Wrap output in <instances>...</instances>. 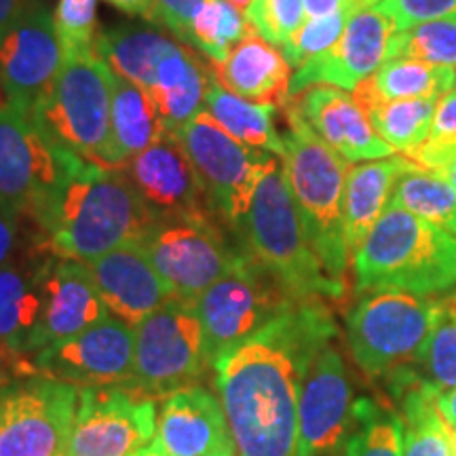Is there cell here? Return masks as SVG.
<instances>
[{
	"label": "cell",
	"mask_w": 456,
	"mask_h": 456,
	"mask_svg": "<svg viewBox=\"0 0 456 456\" xmlns=\"http://www.w3.org/2000/svg\"><path fill=\"white\" fill-rule=\"evenodd\" d=\"M203 3L205 0H157L155 21L167 28L182 43L188 45L192 20H195L199 9L203 7Z\"/></svg>",
	"instance_id": "obj_44"
},
{
	"label": "cell",
	"mask_w": 456,
	"mask_h": 456,
	"mask_svg": "<svg viewBox=\"0 0 456 456\" xmlns=\"http://www.w3.org/2000/svg\"><path fill=\"white\" fill-rule=\"evenodd\" d=\"M355 292L416 296L456 289V237L389 201L366 241L353 256Z\"/></svg>",
	"instance_id": "obj_3"
},
{
	"label": "cell",
	"mask_w": 456,
	"mask_h": 456,
	"mask_svg": "<svg viewBox=\"0 0 456 456\" xmlns=\"http://www.w3.org/2000/svg\"><path fill=\"white\" fill-rule=\"evenodd\" d=\"M57 456H70L68 452H61V454H57Z\"/></svg>",
	"instance_id": "obj_56"
},
{
	"label": "cell",
	"mask_w": 456,
	"mask_h": 456,
	"mask_svg": "<svg viewBox=\"0 0 456 456\" xmlns=\"http://www.w3.org/2000/svg\"><path fill=\"white\" fill-rule=\"evenodd\" d=\"M283 110L288 131L281 135L283 152L279 159L285 180L323 269L336 283L346 288L351 256L342 226V192L349 161L319 138L292 106L285 104Z\"/></svg>",
	"instance_id": "obj_4"
},
{
	"label": "cell",
	"mask_w": 456,
	"mask_h": 456,
	"mask_svg": "<svg viewBox=\"0 0 456 456\" xmlns=\"http://www.w3.org/2000/svg\"><path fill=\"white\" fill-rule=\"evenodd\" d=\"M239 237L248 254L296 300H336L346 294L323 269L306 237L281 161L258 184Z\"/></svg>",
	"instance_id": "obj_5"
},
{
	"label": "cell",
	"mask_w": 456,
	"mask_h": 456,
	"mask_svg": "<svg viewBox=\"0 0 456 456\" xmlns=\"http://www.w3.org/2000/svg\"><path fill=\"white\" fill-rule=\"evenodd\" d=\"M437 408H440V412L444 416V420L448 423L450 431L456 436V387L437 395Z\"/></svg>",
	"instance_id": "obj_48"
},
{
	"label": "cell",
	"mask_w": 456,
	"mask_h": 456,
	"mask_svg": "<svg viewBox=\"0 0 456 456\" xmlns=\"http://www.w3.org/2000/svg\"><path fill=\"white\" fill-rule=\"evenodd\" d=\"M175 298L195 302L232 266L241 248H232L218 218L152 220L138 241Z\"/></svg>",
	"instance_id": "obj_11"
},
{
	"label": "cell",
	"mask_w": 456,
	"mask_h": 456,
	"mask_svg": "<svg viewBox=\"0 0 456 456\" xmlns=\"http://www.w3.org/2000/svg\"><path fill=\"white\" fill-rule=\"evenodd\" d=\"M205 112L245 146L281 157L283 140L275 127L277 106L260 104L231 94L212 77L205 94Z\"/></svg>",
	"instance_id": "obj_32"
},
{
	"label": "cell",
	"mask_w": 456,
	"mask_h": 456,
	"mask_svg": "<svg viewBox=\"0 0 456 456\" xmlns=\"http://www.w3.org/2000/svg\"><path fill=\"white\" fill-rule=\"evenodd\" d=\"M157 436L155 395L140 387H83L68 440L70 456H129Z\"/></svg>",
	"instance_id": "obj_14"
},
{
	"label": "cell",
	"mask_w": 456,
	"mask_h": 456,
	"mask_svg": "<svg viewBox=\"0 0 456 456\" xmlns=\"http://www.w3.org/2000/svg\"><path fill=\"white\" fill-rule=\"evenodd\" d=\"M391 37L393 24L385 13L376 7L355 11L332 49L296 68L289 81V100L315 85L355 91L387 61Z\"/></svg>",
	"instance_id": "obj_19"
},
{
	"label": "cell",
	"mask_w": 456,
	"mask_h": 456,
	"mask_svg": "<svg viewBox=\"0 0 456 456\" xmlns=\"http://www.w3.org/2000/svg\"><path fill=\"white\" fill-rule=\"evenodd\" d=\"M448 300L408 292H368L346 313V340L362 372L387 379L408 363L446 309Z\"/></svg>",
	"instance_id": "obj_7"
},
{
	"label": "cell",
	"mask_w": 456,
	"mask_h": 456,
	"mask_svg": "<svg viewBox=\"0 0 456 456\" xmlns=\"http://www.w3.org/2000/svg\"><path fill=\"white\" fill-rule=\"evenodd\" d=\"M387 385H420L433 395L456 387V302H450L420 351L387 376Z\"/></svg>",
	"instance_id": "obj_33"
},
{
	"label": "cell",
	"mask_w": 456,
	"mask_h": 456,
	"mask_svg": "<svg viewBox=\"0 0 456 456\" xmlns=\"http://www.w3.org/2000/svg\"><path fill=\"white\" fill-rule=\"evenodd\" d=\"M134 332L131 385L151 395H169L191 387L208 366L203 323L195 302L169 298Z\"/></svg>",
	"instance_id": "obj_12"
},
{
	"label": "cell",
	"mask_w": 456,
	"mask_h": 456,
	"mask_svg": "<svg viewBox=\"0 0 456 456\" xmlns=\"http://www.w3.org/2000/svg\"><path fill=\"white\" fill-rule=\"evenodd\" d=\"M452 68L427 64L420 60L395 57L387 60L372 77L353 91V98L366 112L374 102L440 100L454 87Z\"/></svg>",
	"instance_id": "obj_29"
},
{
	"label": "cell",
	"mask_w": 456,
	"mask_h": 456,
	"mask_svg": "<svg viewBox=\"0 0 456 456\" xmlns=\"http://www.w3.org/2000/svg\"><path fill=\"white\" fill-rule=\"evenodd\" d=\"M249 32L254 28L241 11L226 0H205L192 20L186 47L201 51L209 61H224L231 49Z\"/></svg>",
	"instance_id": "obj_37"
},
{
	"label": "cell",
	"mask_w": 456,
	"mask_h": 456,
	"mask_svg": "<svg viewBox=\"0 0 456 456\" xmlns=\"http://www.w3.org/2000/svg\"><path fill=\"white\" fill-rule=\"evenodd\" d=\"M212 81V68L205 66L191 47L175 45L159 61L148 95L155 100L167 131H178L205 110V94Z\"/></svg>",
	"instance_id": "obj_27"
},
{
	"label": "cell",
	"mask_w": 456,
	"mask_h": 456,
	"mask_svg": "<svg viewBox=\"0 0 456 456\" xmlns=\"http://www.w3.org/2000/svg\"><path fill=\"white\" fill-rule=\"evenodd\" d=\"M178 43L163 37L151 28L142 26H112L98 32L95 51L112 68L114 74L125 81L135 83L148 94L159 61Z\"/></svg>",
	"instance_id": "obj_30"
},
{
	"label": "cell",
	"mask_w": 456,
	"mask_h": 456,
	"mask_svg": "<svg viewBox=\"0 0 456 456\" xmlns=\"http://www.w3.org/2000/svg\"><path fill=\"white\" fill-rule=\"evenodd\" d=\"M169 134L184 148L214 214L239 232L262 178L281 159L269 151L245 146L205 110Z\"/></svg>",
	"instance_id": "obj_8"
},
{
	"label": "cell",
	"mask_w": 456,
	"mask_h": 456,
	"mask_svg": "<svg viewBox=\"0 0 456 456\" xmlns=\"http://www.w3.org/2000/svg\"><path fill=\"white\" fill-rule=\"evenodd\" d=\"M81 387L32 376L0 387V456L66 452Z\"/></svg>",
	"instance_id": "obj_13"
},
{
	"label": "cell",
	"mask_w": 456,
	"mask_h": 456,
	"mask_svg": "<svg viewBox=\"0 0 456 456\" xmlns=\"http://www.w3.org/2000/svg\"><path fill=\"white\" fill-rule=\"evenodd\" d=\"M43 249L55 258L91 262L138 241L152 218L121 167L87 163L32 216Z\"/></svg>",
	"instance_id": "obj_2"
},
{
	"label": "cell",
	"mask_w": 456,
	"mask_h": 456,
	"mask_svg": "<svg viewBox=\"0 0 456 456\" xmlns=\"http://www.w3.org/2000/svg\"><path fill=\"white\" fill-rule=\"evenodd\" d=\"M224 456H237V454H224Z\"/></svg>",
	"instance_id": "obj_57"
},
{
	"label": "cell",
	"mask_w": 456,
	"mask_h": 456,
	"mask_svg": "<svg viewBox=\"0 0 456 456\" xmlns=\"http://www.w3.org/2000/svg\"><path fill=\"white\" fill-rule=\"evenodd\" d=\"M454 302H456V300H454Z\"/></svg>",
	"instance_id": "obj_59"
},
{
	"label": "cell",
	"mask_w": 456,
	"mask_h": 456,
	"mask_svg": "<svg viewBox=\"0 0 456 456\" xmlns=\"http://www.w3.org/2000/svg\"><path fill=\"white\" fill-rule=\"evenodd\" d=\"M7 383H9L7 374H4V370H3V366H0V387H3V385H7Z\"/></svg>",
	"instance_id": "obj_53"
},
{
	"label": "cell",
	"mask_w": 456,
	"mask_h": 456,
	"mask_svg": "<svg viewBox=\"0 0 456 456\" xmlns=\"http://www.w3.org/2000/svg\"><path fill=\"white\" fill-rule=\"evenodd\" d=\"M436 106L437 100L374 102L366 110V114L376 134L393 151L410 155L429 135Z\"/></svg>",
	"instance_id": "obj_35"
},
{
	"label": "cell",
	"mask_w": 456,
	"mask_h": 456,
	"mask_svg": "<svg viewBox=\"0 0 456 456\" xmlns=\"http://www.w3.org/2000/svg\"><path fill=\"white\" fill-rule=\"evenodd\" d=\"M374 7L389 17L393 32H406L425 21L456 15V0H380Z\"/></svg>",
	"instance_id": "obj_43"
},
{
	"label": "cell",
	"mask_w": 456,
	"mask_h": 456,
	"mask_svg": "<svg viewBox=\"0 0 456 456\" xmlns=\"http://www.w3.org/2000/svg\"><path fill=\"white\" fill-rule=\"evenodd\" d=\"M53 15L64 55L95 51L98 0H60Z\"/></svg>",
	"instance_id": "obj_42"
},
{
	"label": "cell",
	"mask_w": 456,
	"mask_h": 456,
	"mask_svg": "<svg viewBox=\"0 0 456 456\" xmlns=\"http://www.w3.org/2000/svg\"><path fill=\"white\" fill-rule=\"evenodd\" d=\"M294 302V296L241 248L231 273L195 300L203 323L208 366L212 368L222 353L248 340Z\"/></svg>",
	"instance_id": "obj_10"
},
{
	"label": "cell",
	"mask_w": 456,
	"mask_h": 456,
	"mask_svg": "<svg viewBox=\"0 0 456 456\" xmlns=\"http://www.w3.org/2000/svg\"><path fill=\"white\" fill-rule=\"evenodd\" d=\"M135 332L108 317L81 334H74L32 357L34 372L77 387L131 383Z\"/></svg>",
	"instance_id": "obj_16"
},
{
	"label": "cell",
	"mask_w": 456,
	"mask_h": 456,
	"mask_svg": "<svg viewBox=\"0 0 456 456\" xmlns=\"http://www.w3.org/2000/svg\"><path fill=\"white\" fill-rule=\"evenodd\" d=\"M108 317L110 313L95 288L89 266L78 260H51L45 277V311L37 353Z\"/></svg>",
	"instance_id": "obj_23"
},
{
	"label": "cell",
	"mask_w": 456,
	"mask_h": 456,
	"mask_svg": "<svg viewBox=\"0 0 456 456\" xmlns=\"http://www.w3.org/2000/svg\"><path fill=\"white\" fill-rule=\"evenodd\" d=\"M342 456H402L399 414L374 399L359 397Z\"/></svg>",
	"instance_id": "obj_36"
},
{
	"label": "cell",
	"mask_w": 456,
	"mask_h": 456,
	"mask_svg": "<svg viewBox=\"0 0 456 456\" xmlns=\"http://www.w3.org/2000/svg\"><path fill=\"white\" fill-rule=\"evenodd\" d=\"M442 175H444V178H446V180L450 182V184H452V186L456 188V159H454V161H452V163H450V165H448V167H446V169H444V171H442Z\"/></svg>",
	"instance_id": "obj_51"
},
{
	"label": "cell",
	"mask_w": 456,
	"mask_h": 456,
	"mask_svg": "<svg viewBox=\"0 0 456 456\" xmlns=\"http://www.w3.org/2000/svg\"><path fill=\"white\" fill-rule=\"evenodd\" d=\"M359 9L357 3H345L338 11L334 13L323 15V17H311L305 20V24L298 28V32L294 34L292 41L283 47L285 60L289 61L292 68H300L305 61L313 60V57L326 53L340 41L342 32H345L346 24L353 17V13Z\"/></svg>",
	"instance_id": "obj_39"
},
{
	"label": "cell",
	"mask_w": 456,
	"mask_h": 456,
	"mask_svg": "<svg viewBox=\"0 0 456 456\" xmlns=\"http://www.w3.org/2000/svg\"><path fill=\"white\" fill-rule=\"evenodd\" d=\"M410 159L389 157L379 161H366L349 169L342 192V226L345 241L353 258L366 241L376 222L391 201L393 188Z\"/></svg>",
	"instance_id": "obj_26"
},
{
	"label": "cell",
	"mask_w": 456,
	"mask_h": 456,
	"mask_svg": "<svg viewBox=\"0 0 456 456\" xmlns=\"http://www.w3.org/2000/svg\"><path fill=\"white\" fill-rule=\"evenodd\" d=\"M391 201L456 237V188L442 174L410 161L395 182Z\"/></svg>",
	"instance_id": "obj_34"
},
{
	"label": "cell",
	"mask_w": 456,
	"mask_h": 456,
	"mask_svg": "<svg viewBox=\"0 0 456 456\" xmlns=\"http://www.w3.org/2000/svg\"><path fill=\"white\" fill-rule=\"evenodd\" d=\"M85 265L94 275L108 313L129 328H135L169 298H175L135 241Z\"/></svg>",
	"instance_id": "obj_22"
},
{
	"label": "cell",
	"mask_w": 456,
	"mask_h": 456,
	"mask_svg": "<svg viewBox=\"0 0 456 456\" xmlns=\"http://www.w3.org/2000/svg\"><path fill=\"white\" fill-rule=\"evenodd\" d=\"M245 17L256 34L283 49L305 24V0H254Z\"/></svg>",
	"instance_id": "obj_41"
},
{
	"label": "cell",
	"mask_w": 456,
	"mask_h": 456,
	"mask_svg": "<svg viewBox=\"0 0 456 456\" xmlns=\"http://www.w3.org/2000/svg\"><path fill=\"white\" fill-rule=\"evenodd\" d=\"M152 444L163 456L237 454L220 397L195 385L165 395Z\"/></svg>",
	"instance_id": "obj_20"
},
{
	"label": "cell",
	"mask_w": 456,
	"mask_h": 456,
	"mask_svg": "<svg viewBox=\"0 0 456 456\" xmlns=\"http://www.w3.org/2000/svg\"><path fill=\"white\" fill-rule=\"evenodd\" d=\"M345 3H349V0H305V15L306 20H311V17L330 15L334 13V11H338ZM353 3H355V0H353ZM359 7H362V4H359Z\"/></svg>",
	"instance_id": "obj_47"
},
{
	"label": "cell",
	"mask_w": 456,
	"mask_h": 456,
	"mask_svg": "<svg viewBox=\"0 0 456 456\" xmlns=\"http://www.w3.org/2000/svg\"><path fill=\"white\" fill-rule=\"evenodd\" d=\"M112 91L114 72L98 51L66 53L30 117L55 144L100 167L117 169L110 163Z\"/></svg>",
	"instance_id": "obj_6"
},
{
	"label": "cell",
	"mask_w": 456,
	"mask_h": 456,
	"mask_svg": "<svg viewBox=\"0 0 456 456\" xmlns=\"http://www.w3.org/2000/svg\"><path fill=\"white\" fill-rule=\"evenodd\" d=\"M338 336L322 300H296L214 362L237 456H296L298 403L311 362Z\"/></svg>",
	"instance_id": "obj_1"
},
{
	"label": "cell",
	"mask_w": 456,
	"mask_h": 456,
	"mask_svg": "<svg viewBox=\"0 0 456 456\" xmlns=\"http://www.w3.org/2000/svg\"><path fill=\"white\" fill-rule=\"evenodd\" d=\"M167 134L155 100L135 83L114 74L110 108V163L123 167L129 159L157 144Z\"/></svg>",
	"instance_id": "obj_28"
},
{
	"label": "cell",
	"mask_w": 456,
	"mask_h": 456,
	"mask_svg": "<svg viewBox=\"0 0 456 456\" xmlns=\"http://www.w3.org/2000/svg\"><path fill=\"white\" fill-rule=\"evenodd\" d=\"M399 406L402 456H454L452 431L437 408V395L420 385H387Z\"/></svg>",
	"instance_id": "obj_31"
},
{
	"label": "cell",
	"mask_w": 456,
	"mask_h": 456,
	"mask_svg": "<svg viewBox=\"0 0 456 456\" xmlns=\"http://www.w3.org/2000/svg\"><path fill=\"white\" fill-rule=\"evenodd\" d=\"M121 169L152 220L218 218L184 148L169 131Z\"/></svg>",
	"instance_id": "obj_18"
},
{
	"label": "cell",
	"mask_w": 456,
	"mask_h": 456,
	"mask_svg": "<svg viewBox=\"0 0 456 456\" xmlns=\"http://www.w3.org/2000/svg\"><path fill=\"white\" fill-rule=\"evenodd\" d=\"M24 3L26 0H0V37H3L4 30L11 26V21L15 20V15L20 13Z\"/></svg>",
	"instance_id": "obj_49"
},
{
	"label": "cell",
	"mask_w": 456,
	"mask_h": 456,
	"mask_svg": "<svg viewBox=\"0 0 456 456\" xmlns=\"http://www.w3.org/2000/svg\"><path fill=\"white\" fill-rule=\"evenodd\" d=\"M87 163L47 138L30 114L0 104V208L32 218Z\"/></svg>",
	"instance_id": "obj_9"
},
{
	"label": "cell",
	"mask_w": 456,
	"mask_h": 456,
	"mask_svg": "<svg viewBox=\"0 0 456 456\" xmlns=\"http://www.w3.org/2000/svg\"><path fill=\"white\" fill-rule=\"evenodd\" d=\"M285 104L292 106L302 121L345 161H379L395 152L376 134L355 98L338 87L315 85Z\"/></svg>",
	"instance_id": "obj_21"
},
{
	"label": "cell",
	"mask_w": 456,
	"mask_h": 456,
	"mask_svg": "<svg viewBox=\"0 0 456 456\" xmlns=\"http://www.w3.org/2000/svg\"><path fill=\"white\" fill-rule=\"evenodd\" d=\"M408 57L427 64L456 68V15L425 21L406 32H393L387 60Z\"/></svg>",
	"instance_id": "obj_38"
},
{
	"label": "cell",
	"mask_w": 456,
	"mask_h": 456,
	"mask_svg": "<svg viewBox=\"0 0 456 456\" xmlns=\"http://www.w3.org/2000/svg\"><path fill=\"white\" fill-rule=\"evenodd\" d=\"M353 406L349 370L330 340L319 349L302 383L296 456H332L349 436Z\"/></svg>",
	"instance_id": "obj_17"
},
{
	"label": "cell",
	"mask_w": 456,
	"mask_h": 456,
	"mask_svg": "<svg viewBox=\"0 0 456 456\" xmlns=\"http://www.w3.org/2000/svg\"><path fill=\"white\" fill-rule=\"evenodd\" d=\"M380 3V0H372V7H374V4H379Z\"/></svg>",
	"instance_id": "obj_55"
},
{
	"label": "cell",
	"mask_w": 456,
	"mask_h": 456,
	"mask_svg": "<svg viewBox=\"0 0 456 456\" xmlns=\"http://www.w3.org/2000/svg\"><path fill=\"white\" fill-rule=\"evenodd\" d=\"M209 68L222 87L245 100L277 108L289 100L292 66L283 51L260 34L249 32L231 49L224 61H209Z\"/></svg>",
	"instance_id": "obj_25"
},
{
	"label": "cell",
	"mask_w": 456,
	"mask_h": 456,
	"mask_svg": "<svg viewBox=\"0 0 456 456\" xmlns=\"http://www.w3.org/2000/svg\"><path fill=\"white\" fill-rule=\"evenodd\" d=\"M226 3H228V4H232V7L241 11V13H248L249 4H252L254 0H226Z\"/></svg>",
	"instance_id": "obj_52"
},
{
	"label": "cell",
	"mask_w": 456,
	"mask_h": 456,
	"mask_svg": "<svg viewBox=\"0 0 456 456\" xmlns=\"http://www.w3.org/2000/svg\"><path fill=\"white\" fill-rule=\"evenodd\" d=\"M17 218L20 216L0 208V265L11 260L17 245Z\"/></svg>",
	"instance_id": "obj_45"
},
{
	"label": "cell",
	"mask_w": 456,
	"mask_h": 456,
	"mask_svg": "<svg viewBox=\"0 0 456 456\" xmlns=\"http://www.w3.org/2000/svg\"><path fill=\"white\" fill-rule=\"evenodd\" d=\"M454 91H456V78H454Z\"/></svg>",
	"instance_id": "obj_58"
},
{
	"label": "cell",
	"mask_w": 456,
	"mask_h": 456,
	"mask_svg": "<svg viewBox=\"0 0 456 456\" xmlns=\"http://www.w3.org/2000/svg\"><path fill=\"white\" fill-rule=\"evenodd\" d=\"M64 64L55 15L45 0H26L0 37V91L9 106L32 114Z\"/></svg>",
	"instance_id": "obj_15"
},
{
	"label": "cell",
	"mask_w": 456,
	"mask_h": 456,
	"mask_svg": "<svg viewBox=\"0 0 456 456\" xmlns=\"http://www.w3.org/2000/svg\"><path fill=\"white\" fill-rule=\"evenodd\" d=\"M129 456H163V452L155 446V444H148V446L135 450V452Z\"/></svg>",
	"instance_id": "obj_50"
},
{
	"label": "cell",
	"mask_w": 456,
	"mask_h": 456,
	"mask_svg": "<svg viewBox=\"0 0 456 456\" xmlns=\"http://www.w3.org/2000/svg\"><path fill=\"white\" fill-rule=\"evenodd\" d=\"M452 448H454V456H456V436L452 433Z\"/></svg>",
	"instance_id": "obj_54"
},
{
	"label": "cell",
	"mask_w": 456,
	"mask_h": 456,
	"mask_svg": "<svg viewBox=\"0 0 456 456\" xmlns=\"http://www.w3.org/2000/svg\"><path fill=\"white\" fill-rule=\"evenodd\" d=\"M104 3L112 4L114 9L123 11L127 15L146 17V20H157V0H104Z\"/></svg>",
	"instance_id": "obj_46"
},
{
	"label": "cell",
	"mask_w": 456,
	"mask_h": 456,
	"mask_svg": "<svg viewBox=\"0 0 456 456\" xmlns=\"http://www.w3.org/2000/svg\"><path fill=\"white\" fill-rule=\"evenodd\" d=\"M53 258L7 260L0 265V353L11 359L37 355L45 311V277Z\"/></svg>",
	"instance_id": "obj_24"
},
{
	"label": "cell",
	"mask_w": 456,
	"mask_h": 456,
	"mask_svg": "<svg viewBox=\"0 0 456 456\" xmlns=\"http://www.w3.org/2000/svg\"><path fill=\"white\" fill-rule=\"evenodd\" d=\"M420 167L442 174L456 159V91L437 100L431 131L416 151L406 155Z\"/></svg>",
	"instance_id": "obj_40"
}]
</instances>
